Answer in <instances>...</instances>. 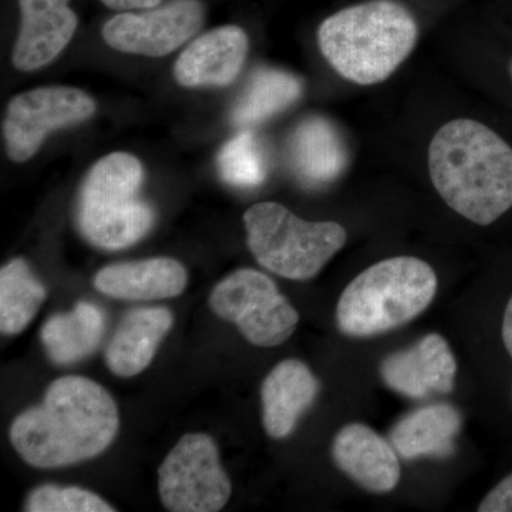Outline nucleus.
<instances>
[{
	"label": "nucleus",
	"instance_id": "1",
	"mask_svg": "<svg viewBox=\"0 0 512 512\" xmlns=\"http://www.w3.org/2000/svg\"><path fill=\"white\" fill-rule=\"evenodd\" d=\"M117 404L101 384L82 376L56 379L45 399L13 420L9 439L35 468H60L100 456L116 439Z\"/></svg>",
	"mask_w": 512,
	"mask_h": 512
},
{
	"label": "nucleus",
	"instance_id": "2",
	"mask_svg": "<svg viewBox=\"0 0 512 512\" xmlns=\"http://www.w3.org/2000/svg\"><path fill=\"white\" fill-rule=\"evenodd\" d=\"M431 181L451 210L490 225L512 207V148L478 121L444 124L429 148Z\"/></svg>",
	"mask_w": 512,
	"mask_h": 512
},
{
	"label": "nucleus",
	"instance_id": "3",
	"mask_svg": "<svg viewBox=\"0 0 512 512\" xmlns=\"http://www.w3.org/2000/svg\"><path fill=\"white\" fill-rule=\"evenodd\" d=\"M419 39L410 10L394 0H369L339 10L318 30L320 52L336 73L360 86L389 79Z\"/></svg>",
	"mask_w": 512,
	"mask_h": 512
},
{
	"label": "nucleus",
	"instance_id": "4",
	"mask_svg": "<svg viewBox=\"0 0 512 512\" xmlns=\"http://www.w3.org/2000/svg\"><path fill=\"white\" fill-rule=\"evenodd\" d=\"M437 285L434 269L414 256L377 262L357 275L340 296L336 308L340 332L370 338L400 328L429 308Z\"/></svg>",
	"mask_w": 512,
	"mask_h": 512
},
{
	"label": "nucleus",
	"instance_id": "5",
	"mask_svg": "<svg viewBox=\"0 0 512 512\" xmlns=\"http://www.w3.org/2000/svg\"><path fill=\"white\" fill-rule=\"evenodd\" d=\"M143 181V165L133 154L111 153L90 168L76 205L77 227L87 242L117 251L146 237L156 215L138 198Z\"/></svg>",
	"mask_w": 512,
	"mask_h": 512
},
{
	"label": "nucleus",
	"instance_id": "6",
	"mask_svg": "<svg viewBox=\"0 0 512 512\" xmlns=\"http://www.w3.org/2000/svg\"><path fill=\"white\" fill-rule=\"evenodd\" d=\"M247 244L256 261L272 274L308 281L345 247L338 222L305 221L278 202H259L244 214Z\"/></svg>",
	"mask_w": 512,
	"mask_h": 512
},
{
	"label": "nucleus",
	"instance_id": "7",
	"mask_svg": "<svg viewBox=\"0 0 512 512\" xmlns=\"http://www.w3.org/2000/svg\"><path fill=\"white\" fill-rule=\"evenodd\" d=\"M210 306L215 315L234 323L258 348L282 345L299 323L298 311L275 282L255 269H238L225 276L212 289Z\"/></svg>",
	"mask_w": 512,
	"mask_h": 512
},
{
	"label": "nucleus",
	"instance_id": "8",
	"mask_svg": "<svg viewBox=\"0 0 512 512\" xmlns=\"http://www.w3.org/2000/svg\"><path fill=\"white\" fill-rule=\"evenodd\" d=\"M158 494L171 512H217L228 504L231 480L208 434H185L158 468Z\"/></svg>",
	"mask_w": 512,
	"mask_h": 512
},
{
	"label": "nucleus",
	"instance_id": "9",
	"mask_svg": "<svg viewBox=\"0 0 512 512\" xmlns=\"http://www.w3.org/2000/svg\"><path fill=\"white\" fill-rule=\"evenodd\" d=\"M97 104L83 90L66 86L39 87L13 97L3 119V137L10 160H30L49 134L89 120Z\"/></svg>",
	"mask_w": 512,
	"mask_h": 512
},
{
	"label": "nucleus",
	"instance_id": "10",
	"mask_svg": "<svg viewBox=\"0 0 512 512\" xmlns=\"http://www.w3.org/2000/svg\"><path fill=\"white\" fill-rule=\"evenodd\" d=\"M202 0H167L156 8L117 12L104 23V42L117 50L163 57L184 46L204 25Z\"/></svg>",
	"mask_w": 512,
	"mask_h": 512
},
{
	"label": "nucleus",
	"instance_id": "11",
	"mask_svg": "<svg viewBox=\"0 0 512 512\" xmlns=\"http://www.w3.org/2000/svg\"><path fill=\"white\" fill-rule=\"evenodd\" d=\"M72 0H18L20 25L13 49V66L35 72L66 49L79 26Z\"/></svg>",
	"mask_w": 512,
	"mask_h": 512
},
{
	"label": "nucleus",
	"instance_id": "12",
	"mask_svg": "<svg viewBox=\"0 0 512 512\" xmlns=\"http://www.w3.org/2000/svg\"><path fill=\"white\" fill-rule=\"evenodd\" d=\"M456 372V359L447 340L434 333L424 336L412 348L387 356L380 366L383 382L410 399L450 393Z\"/></svg>",
	"mask_w": 512,
	"mask_h": 512
},
{
	"label": "nucleus",
	"instance_id": "13",
	"mask_svg": "<svg viewBox=\"0 0 512 512\" xmlns=\"http://www.w3.org/2000/svg\"><path fill=\"white\" fill-rule=\"evenodd\" d=\"M247 33L239 26H220L192 40L174 64L180 86L227 87L234 83L248 56Z\"/></svg>",
	"mask_w": 512,
	"mask_h": 512
},
{
	"label": "nucleus",
	"instance_id": "14",
	"mask_svg": "<svg viewBox=\"0 0 512 512\" xmlns=\"http://www.w3.org/2000/svg\"><path fill=\"white\" fill-rule=\"evenodd\" d=\"M332 456L339 470L370 493H390L402 476L393 444L365 424L343 427L333 441Z\"/></svg>",
	"mask_w": 512,
	"mask_h": 512
},
{
	"label": "nucleus",
	"instance_id": "15",
	"mask_svg": "<svg viewBox=\"0 0 512 512\" xmlns=\"http://www.w3.org/2000/svg\"><path fill=\"white\" fill-rule=\"evenodd\" d=\"M97 291L121 301H161L185 291L188 274L173 258H148L104 266L94 276Z\"/></svg>",
	"mask_w": 512,
	"mask_h": 512
},
{
	"label": "nucleus",
	"instance_id": "16",
	"mask_svg": "<svg viewBox=\"0 0 512 512\" xmlns=\"http://www.w3.org/2000/svg\"><path fill=\"white\" fill-rule=\"evenodd\" d=\"M319 392V382L301 360L286 359L262 383V421L272 439H285L295 430Z\"/></svg>",
	"mask_w": 512,
	"mask_h": 512
},
{
	"label": "nucleus",
	"instance_id": "17",
	"mask_svg": "<svg viewBox=\"0 0 512 512\" xmlns=\"http://www.w3.org/2000/svg\"><path fill=\"white\" fill-rule=\"evenodd\" d=\"M173 323V313L163 306L127 312L106 348V365L111 373L128 379L144 372Z\"/></svg>",
	"mask_w": 512,
	"mask_h": 512
},
{
	"label": "nucleus",
	"instance_id": "18",
	"mask_svg": "<svg viewBox=\"0 0 512 512\" xmlns=\"http://www.w3.org/2000/svg\"><path fill=\"white\" fill-rule=\"evenodd\" d=\"M293 171L305 184L332 183L348 165V151L338 130L323 117L301 121L289 141Z\"/></svg>",
	"mask_w": 512,
	"mask_h": 512
},
{
	"label": "nucleus",
	"instance_id": "19",
	"mask_svg": "<svg viewBox=\"0 0 512 512\" xmlns=\"http://www.w3.org/2000/svg\"><path fill=\"white\" fill-rule=\"evenodd\" d=\"M461 414L451 404H430L406 414L390 431V443L400 457H450L461 430Z\"/></svg>",
	"mask_w": 512,
	"mask_h": 512
},
{
	"label": "nucleus",
	"instance_id": "20",
	"mask_svg": "<svg viewBox=\"0 0 512 512\" xmlns=\"http://www.w3.org/2000/svg\"><path fill=\"white\" fill-rule=\"evenodd\" d=\"M104 315L96 305L80 302L70 312L57 313L40 332L43 348L55 365L80 362L99 348L104 335Z\"/></svg>",
	"mask_w": 512,
	"mask_h": 512
},
{
	"label": "nucleus",
	"instance_id": "21",
	"mask_svg": "<svg viewBox=\"0 0 512 512\" xmlns=\"http://www.w3.org/2000/svg\"><path fill=\"white\" fill-rule=\"evenodd\" d=\"M303 93L301 79L285 70L261 67L255 70L244 92L235 101L231 120L237 127L264 123L292 106Z\"/></svg>",
	"mask_w": 512,
	"mask_h": 512
},
{
	"label": "nucleus",
	"instance_id": "22",
	"mask_svg": "<svg viewBox=\"0 0 512 512\" xmlns=\"http://www.w3.org/2000/svg\"><path fill=\"white\" fill-rule=\"evenodd\" d=\"M46 299V288L28 262L12 259L0 269V330L3 335L23 332Z\"/></svg>",
	"mask_w": 512,
	"mask_h": 512
},
{
	"label": "nucleus",
	"instance_id": "23",
	"mask_svg": "<svg viewBox=\"0 0 512 512\" xmlns=\"http://www.w3.org/2000/svg\"><path fill=\"white\" fill-rule=\"evenodd\" d=\"M268 170V154L254 131H242L231 138L218 156L221 178L232 187H259L266 180Z\"/></svg>",
	"mask_w": 512,
	"mask_h": 512
},
{
	"label": "nucleus",
	"instance_id": "24",
	"mask_svg": "<svg viewBox=\"0 0 512 512\" xmlns=\"http://www.w3.org/2000/svg\"><path fill=\"white\" fill-rule=\"evenodd\" d=\"M28 512H114L100 495L80 487L39 485L30 491L25 508Z\"/></svg>",
	"mask_w": 512,
	"mask_h": 512
},
{
	"label": "nucleus",
	"instance_id": "25",
	"mask_svg": "<svg viewBox=\"0 0 512 512\" xmlns=\"http://www.w3.org/2000/svg\"><path fill=\"white\" fill-rule=\"evenodd\" d=\"M480 512H512V474L505 477L497 487L481 501Z\"/></svg>",
	"mask_w": 512,
	"mask_h": 512
},
{
	"label": "nucleus",
	"instance_id": "26",
	"mask_svg": "<svg viewBox=\"0 0 512 512\" xmlns=\"http://www.w3.org/2000/svg\"><path fill=\"white\" fill-rule=\"evenodd\" d=\"M100 2L114 12H131V10L156 8L164 0H100Z\"/></svg>",
	"mask_w": 512,
	"mask_h": 512
},
{
	"label": "nucleus",
	"instance_id": "27",
	"mask_svg": "<svg viewBox=\"0 0 512 512\" xmlns=\"http://www.w3.org/2000/svg\"><path fill=\"white\" fill-rule=\"evenodd\" d=\"M503 340L505 348L512 357V296L510 302H508L507 308H505L504 320H503Z\"/></svg>",
	"mask_w": 512,
	"mask_h": 512
},
{
	"label": "nucleus",
	"instance_id": "28",
	"mask_svg": "<svg viewBox=\"0 0 512 512\" xmlns=\"http://www.w3.org/2000/svg\"><path fill=\"white\" fill-rule=\"evenodd\" d=\"M511 76H512V62H511Z\"/></svg>",
	"mask_w": 512,
	"mask_h": 512
}]
</instances>
